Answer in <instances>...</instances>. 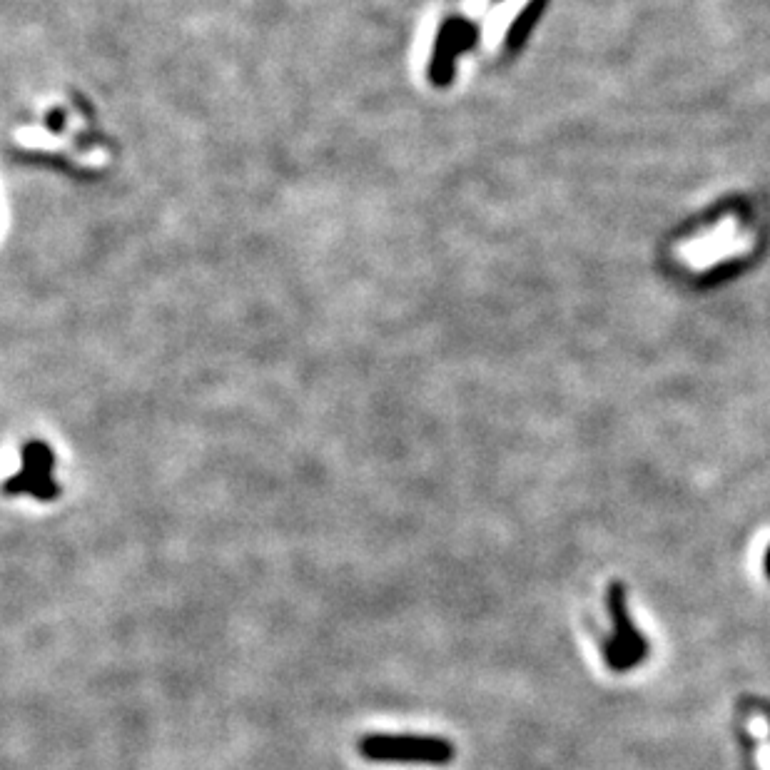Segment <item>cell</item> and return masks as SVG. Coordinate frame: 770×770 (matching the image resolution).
Returning a JSON list of instances; mask_svg holds the SVG:
<instances>
[{"mask_svg":"<svg viewBox=\"0 0 770 770\" xmlns=\"http://www.w3.org/2000/svg\"><path fill=\"white\" fill-rule=\"evenodd\" d=\"M766 574H768V579H770V549L766 551Z\"/></svg>","mask_w":770,"mask_h":770,"instance_id":"obj_7","label":"cell"},{"mask_svg":"<svg viewBox=\"0 0 770 770\" xmlns=\"http://www.w3.org/2000/svg\"><path fill=\"white\" fill-rule=\"evenodd\" d=\"M481 5H484V0H469V3H466V8L476 10V8H481Z\"/></svg>","mask_w":770,"mask_h":770,"instance_id":"obj_6","label":"cell"},{"mask_svg":"<svg viewBox=\"0 0 770 770\" xmlns=\"http://www.w3.org/2000/svg\"><path fill=\"white\" fill-rule=\"evenodd\" d=\"M609 614L614 621L609 638L604 641V661L611 671L626 673L631 668L641 666L648 656V641L643 633L633 626L631 616L626 609V589L623 584L609 586Z\"/></svg>","mask_w":770,"mask_h":770,"instance_id":"obj_2","label":"cell"},{"mask_svg":"<svg viewBox=\"0 0 770 770\" xmlns=\"http://www.w3.org/2000/svg\"><path fill=\"white\" fill-rule=\"evenodd\" d=\"M357 753L372 763L429 768H447L457 758V748L452 741L444 736H419V733H367L357 741Z\"/></svg>","mask_w":770,"mask_h":770,"instance_id":"obj_1","label":"cell"},{"mask_svg":"<svg viewBox=\"0 0 770 770\" xmlns=\"http://www.w3.org/2000/svg\"><path fill=\"white\" fill-rule=\"evenodd\" d=\"M751 741L756 743V763L761 770H770V713L753 711L746 721Z\"/></svg>","mask_w":770,"mask_h":770,"instance_id":"obj_4","label":"cell"},{"mask_svg":"<svg viewBox=\"0 0 770 770\" xmlns=\"http://www.w3.org/2000/svg\"><path fill=\"white\" fill-rule=\"evenodd\" d=\"M23 471H28V474H35V476H50L53 474V466H55V457L53 452H50L48 444L43 442H30L23 447Z\"/></svg>","mask_w":770,"mask_h":770,"instance_id":"obj_5","label":"cell"},{"mask_svg":"<svg viewBox=\"0 0 770 770\" xmlns=\"http://www.w3.org/2000/svg\"><path fill=\"white\" fill-rule=\"evenodd\" d=\"M3 491L8 496L28 494V496H33L35 501H55L60 494H63V486L55 484L53 476H35V474H28V471L20 469V471H15L13 476H8Z\"/></svg>","mask_w":770,"mask_h":770,"instance_id":"obj_3","label":"cell"}]
</instances>
